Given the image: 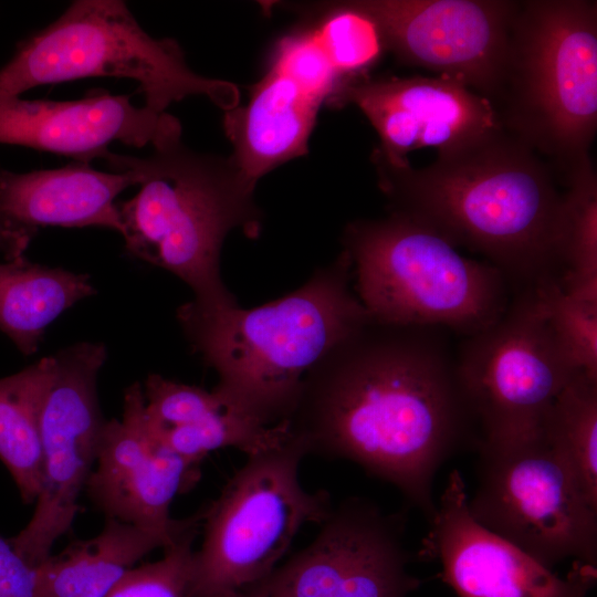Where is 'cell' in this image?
I'll list each match as a JSON object with an SVG mask.
<instances>
[{"mask_svg": "<svg viewBox=\"0 0 597 597\" xmlns=\"http://www.w3.org/2000/svg\"><path fill=\"white\" fill-rule=\"evenodd\" d=\"M438 329L369 317L308 371L285 419L306 454L357 463L428 521L434 475L472 425Z\"/></svg>", "mask_w": 597, "mask_h": 597, "instance_id": "obj_1", "label": "cell"}, {"mask_svg": "<svg viewBox=\"0 0 597 597\" xmlns=\"http://www.w3.org/2000/svg\"><path fill=\"white\" fill-rule=\"evenodd\" d=\"M391 211L484 255L525 287L564 269L565 191L548 164L504 127L425 168L373 153Z\"/></svg>", "mask_w": 597, "mask_h": 597, "instance_id": "obj_2", "label": "cell"}, {"mask_svg": "<svg viewBox=\"0 0 597 597\" xmlns=\"http://www.w3.org/2000/svg\"><path fill=\"white\" fill-rule=\"evenodd\" d=\"M352 279L343 250L280 298L252 308L190 301L178 308L177 318L192 348L218 375L212 390L273 426L292 412L308 371L369 320Z\"/></svg>", "mask_w": 597, "mask_h": 597, "instance_id": "obj_3", "label": "cell"}, {"mask_svg": "<svg viewBox=\"0 0 597 597\" xmlns=\"http://www.w3.org/2000/svg\"><path fill=\"white\" fill-rule=\"evenodd\" d=\"M176 118L154 142L147 157L108 153L113 171L128 170L138 192L118 206L121 234L134 256L175 274L193 292L195 303L226 307L237 303L220 271L227 235L260 234L262 212L255 186L229 157L199 154L181 143Z\"/></svg>", "mask_w": 597, "mask_h": 597, "instance_id": "obj_4", "label": "cell"}, {"mask_svg": "<svg viewBox=\"0 0 597 597\" xmlns=\"http://www.w3.org/2000/svg\"><path fill=\"white\" fill-rule=\"evenodd\" d=\"M494 108L564 181L591 161L597 130V2L520 1Z\"/></svg>", "mask_w": 597, "mask_h": 597, "instance_id": "obj_5", "label": "cell"}, {"mask_svg": "<svg viewBox=\"0 0 597 597\" xmlns=\"http://www.w3.org/2000/svg\"><path fill=\"white\" fill-rule=\"evenodd\" d=\"M344 251L356 295L379 323L474 335L509 307V281L488 261L462 255L431 227L390 211L346 226Z\"/></svg>", "mask_w": 597, "mask_h": 597, "instance_id": "obj_6", "label": "cell"}, {"mask_svg": "<svg viewBox=\"0 0 597 597\" xmlns=\"http://www.w3.org/2000/svg\"><path fill=\"white\" fill-rule=\"evenodd\" d=\"M88 76L137 81L145 105L157 113L196 95L224 112L240 102L235 84L193 72L175 40L149 35L118 0L74 1L0 70V95Z\"/></svg>", "mask_w": 597, "mask_h": 597, "instance_id": "obj_7", "label": "cell"}, {"mask_svg": "<svg viewBox=\"0 0 597 597\" xmlns=\"http://www.w3.org/2000/svg\"><path fill=\"white\" fill-rule=\"evenodd\" d=\"M305 455L294 436L248 455L218 499L203 507V540L193 552L187 597H219L263 580L304 524L327 517L329 493L308 492L300 482Z\"/></svg>", "mask_w": 597, "mask_h": 597, "instance_id": "obj_8", "label": "cell"}, {"mask_svg": "<svg viewBox=\"0 0 597 597\" xmlns=\"http://www.w3.org/2000/svg\"><path fill=\"white\" fill-rule=\"evenodd\" d=\"M455 371L480 428L478 446H505L542 437L555 398L580 370L561 349L530 286L498 322L467 337Z\"/></svg>", "mask_w": 597, "mask_h": 597, "instance_id": "obj_9", "label": "cell"}, {"mask_svg": "<svg viewBox=\"0 0 597 597\" xmlns=\"http://www.w3.org/2000/svg\"><path fill=\"white\" fill-rule=\"evenodd\" d=\"M471 516L549 569L566 559L597 566V509L543 438L478 446Z\"/></svg>", "mask_w": 597, "mask_h": 597, "instance_id": "obj_10", "label": "cell"}, {"mask_svg": "<svg viewBox=\"0 0 597 597\" xmlns=\"http://www.w3.org/2000/svg\"><path fill=\"white\" fill-rule=\"evenodd\" d=\"M107 357L102 343L81 342L52 355V368L40 413L42 474L35 509L12 538L31 564L51 556L80 510L78 499L95 467L106 419L97 376Z\"/></svg>", "mask_w": 597, "mask_h": 597, "instance_id": "obj_11", "label": "cell"}, {"mask_svg": "<svg viewBox=\"0 0 597 597\" xmlns=\"http://www.w3.org/2000/svg\"><path fill=\"white\" fill-rule=\"evenodd\" d=\"M402 519L350 498L333 506L314 541L266 578L251 597H408L421 585L409 569Z\"/></svg>", "mask_w": 597, "mask_h": 597, "instance_id": "obj_12", "label": "cell"}, {"mask_svg": "<svg viewBox=\"0 0 597 597\" xmlns=\"http://www.w3.org/2000/svg\"><path fill=\"white\" fill-rule=\"evenodd\" d=\"M399 62L451 78L494 106L520 1L353 0Z\"/></svg>", "mask_w": 597, "mask_h": 597, "instance_id": "obj_13", "label": "cell"}, {"mask_svg": "<svg viewBox=\"0 0 597 597\" xmlns=\"http://www.w3.org/2000/svg\"><path fill=\"white\" fill-rule=\"evenodd\" d=\"M459 471L449 474L419 556L441 565L458 597H588L597 566L574 562L565 577L479 524Z\"/></svg>", "mask_w": 597, "mask_h": 597, "instance_id": "obj_14", "label": "cell"}, {"mask_svg": "<svg viewBox=\"0 0 597 597\" xmlns=\"http://www.w3.org/2000/svg\"><path fill=\"white\" fill-rule=\"evenodd\" d=\"M328 103L357 106L379 136L374 153L391 164L421 148L444 155L503 127L489 100L442 76L367 75L345 82Z\"/></svg>", "mask_w": 597, "mask_h": 597, "instance_id": "obj_15", "label": "cell"}, {"mask_svg": "<svg viewBox=\"0 0 597 597\" xmlns=\"http://www.w3.org/2000/svg\"><path fill=\"white\" fill-rule=\"evenodd\" d=\"M143 400L142 386L133 384L125 391L123 419L106 420L85 491L105 519L139 526L171 545L203 519V509L184 520L170 516L175 496L191 489L200 473L147 434L139 416Z\"/></svg>", "mask_w": 597, "mask_h": 597, "instance_id": "obj_16", "label": "cell"}, {"mask_svg": "<svg viewBox=\"0 0 597 597\" xmlns=\"http://www.w3.org/2000/svg\"><path fill=\"white\" fill-rule=\"evenodd\" d=\"M175 121L128 95L105 92L77 101H28L0 95V143L32 147L90 164L104 158L113 142L153 144Z\"/></svg>", "mask_w": 597, "mask_h": 597, "instance_id": "obj_17", "label": "cell"}, {"mask_svg": "<svg viewBox=\"0 0 597 597\" xmlns=\"http://www.w3.org/2000/svg\"><path fill=\"white\" fill-rule=\"evenodd\" d=\"M137 185L128 171H100L73 161L59 169L15 174L0 170V253L24 256L46 227H100L121 232L117 196Z\"/></svg>", "mask_w": 597, "mask_h": 597, "instance_id": "obj_18", "label": "cell"}, {"mask_svg": "<svg viewBox=\"0 0 597 597\" xmlns=\"http://www.w3.org/2000/svg\"><path fill=\"white\" fill-rule=\"evenodd\" d=\"M325 98L270 62L244 106L224 112L231 160L252 185L277 166L308 151V139Z\"/></svg>", "mask_w": 597, "mask_h": 597, "instance_id": "obj_19", "label": "cell"}, {"mask_svg": "<svg viewBox=\"0 0 597 597\" xmlns=\"http://www.w3.org/2000/svg\"><path fill=\"white\" fill-rule=\"evenodd\" d=\"M96 293L90 276L50 268L25 256L0 264V331L23 355L34 354L45 328Z\"/></svg>", "mask_w": 597, "mask_h": 597, "instance_id": "obj_20", "label": "cell"}, {"mask_svg": "<svg viewBox=\"0 0 597 597\" xmlns=\"http://www.w3.org/2000/svg\"><path fill=\"white\" fill-rule=\"evenodd\" d=\"M168 546L153 532L105 519L97 535L73 541L44 562L51 597H106L144 556Z\"/></svg>", "mask_w": 597, "mask_h": 597, "instance_id": "obj_21", "label": "cell"}, {"mask_svg": "<svg viewBox=\"0 0 597 597\" xmlns=\"http://www.w3.org/2000/svg\"><path fill=\"white\" fill-rule=\"evenodd\" d=\"M51 368L52 356H48L0 378V460L25 504L35 503L40 492V413Z\"/></svg>", "mask_w": 597, "mask_h": 597, "instance_id": "obj_22", "label": "cell"}, {"mask_svg": "<svg viewBox=\"0 0 597 597\" xmlns=\"http://www.w3.org/2000/svg\"><path fill=\"white\" fill-rule=\"evenodd\" d=\"M542 438L597 509V378L573 376L555 398Z\"/></svg>", "mask_w": 597, "mask_h": 597, "instance_id": "obj_23", "label": "cell"}, {"mask_svg": "<svg viewBox=\"0 0 597 597\" xmlns=\"http://www.w3.org/2000/svg\"><path fill=\"white\" fill-rule=\"evenodd\" d=\"M566 237L559 285L569 295L597 301V179L588 163L566 180Z\"/></svg>", "mask_w": 597, "mask_h": 597, "instance_id": "obj_24", "label": "cell"}, {"mask_svg": "<svg viewBox=\"0 0 597 597\" xmlns=\"http://www.w3.org/2000/svg\"><path fill=\"white\" fill-rule=\"evenodd\" d=\"M312 27L316 42L344 81L367 76L387 51L376 20L353 1L326 2Z\"/></svg>", "mask_w": 597, "mask_h": 597, "instance_id": "obj_25", "label": "cell"}, {"mask_svg": "<svg viewBox=\"0 0 597 597\" xmlns=\"http://www.w3.org/2000/svg\"><path fill=\"white\" fill-rule=\"evenodd\" d=\"M533 289L563 353L576 369L597 378V302L570 296L558 277L544 280Z\"/></svg>", "mask_w": 597, "mask_h": 597, "instance_id": "obj_26", "label": "cell"}, {"mask_svg": "<svg viewBox=\"0 0 597 597\" xmlns=\"http://www.w3.org/2000/svg\"><path fill=\"white\" fill-rule=\"evenodd\" d=\"M202 522L164 548V556L135 566L109 590L106 597H187L193 548Z\"/></svg>", "mask_w": 597, "mask_h": 597, "instance_id": "obj_27", "label": "cell"}, {"mask_svg": "<svg viewBox=\"0 0 597 597\" xmlns=\"http://www.w3.org/2000/svg\"><path fill=\"white\" fill-rule=\"evenodd\" d=\"M270 62L327 102L345 83L326 59L311 28L281 39Z\"/></svg>", "mask_w": 597, "mask_h": 597, "instance_id": "obj_28", "label": "cell"}, {"mask_svg": "<svg viewBox=\"0 0 597 597\" xmlns=\"http://www.w3.org/2000/svg\"><path fill=\"white\" fill-rule=\"evenodd\" d=\"M0 597H51L44 562L31 564L0 536Z\"/></svg>", "mask_w": 597, "mask_h": 597, "instance_id": "obj_29", "label": "cell"}, {"mask_svg": "<svg viewBox=\"0 0 597 597\" xmlns=\"http://www.w3.org/2000/svg\"><path fill=\"white\" fill-rule=\"evenodd\" d=\"M219 597H251V596H249L248 594H245V593H243L241 590H234V591H229V593L222 594Z\"/></svg>", "mask_w": 597, "mask_h": 597, "instance_id": "obj_30", "label": "cell"}]
</instances>
